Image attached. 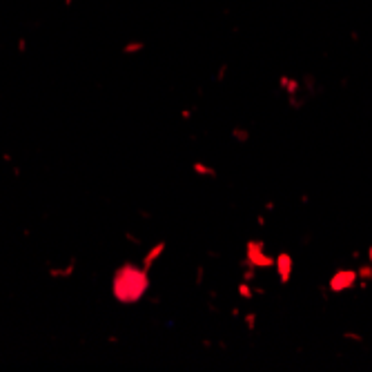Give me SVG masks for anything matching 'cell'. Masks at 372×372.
I'll return each mask as SVG.
<instances>
[{
    "mask_svg": "<svg viewBox=\"0 0 372 372\" xmlns=\"http://www.w3.org/2000/svg\"><path fill=\"white\" fill-rule=\"evenodd\" d=\"M368 259H370V263H372V245L368 247Z\"/></svg>",
    "mask_w": 372,
    "mask_h": 372,
    "instance_id": "8fae6325",
    "label": "cell"
},
{
    "mask_svg": "<svg viewBox=\"0 0 372 372\" xmlns=\"http://www.w3.org/2000/svg\"><path fill=\"white\" fill-rule=\"evenodd\" d=\"M232 134H234V138L239 143H245L247 138H250V131H247V130H239V127H236V130H232Z\"/></svg>",
    "mask_w": 372,
    "mask_h": 372,
    "instance_id": "52a82bcc",
    "label": "cell"
},
{
    "mask_svg": "<svg viewBox=\"0 0 372 372\" xmlns=\"http://www.w3.org/2000/svg\"><path fill=\"white\" fill-rule=\"evenodd\" d=\"M149 288V274L147 267L136 265H123L114 279V294L123 303H134L147 292Z\"/></svg>",
    "mask_w": 372,
    "mask_h": 372,
    "instance_id": "6da1fadb",
    "label": "cell"
},
{
    "mask_svg": "<svg viewBox=\"0 0 372 372\" xmlns=\"http://www.w3.org/2000/svg\"><path fill=\"white\" fill-rule=\"evenodd\" d=\"M192 169H194L199 176H212V178L216 176V169L214 167H207V165H203V163H194V165H192Z\"/></svg>",
    "mask_w": 372,
    "mask_h": 372,
    "instance_id": "8992f818",
    "label": "cell"
},
{
    "mask_svg": "<svg viewBox=\"0 0 372 372\" xmlns=\"http://www.w3.org/2000/svg\"><path fill=\"white\" fill-rule=\"evenodd\" d=\"M245 261L252 267H272L274 257H270L265 252V245L261 241H250L245 245Z\"/></svg>",
    "mask_w": 372,
    "mask_h": 372,
    "instance_id": "7a4b0ae2",
    "label": "cell"
},
{
    "mask_svg": "<svg viewBox=\"0 0 372 372\" xmlns=\"http://www.w3.org/2000/svg\"><path fill=\"white\" fill-rule=\"evenodd\" d=\"M245 323L250 325V328H254V315H250V316H245Z\"/></svg>",
    "mask_w": 372,
    "mask_h": 372,
    "instance_id": "9c48e42d",
    "label": "cell"
},
{
    "mask_svg": "<svg viewBox=\"0 0 372 372\" xmlns=\"http://www.w3.org/2000/svg\"><path fill=\"white\" fill-rule=\"evenodd\" d=\"M163 252H165V243H156V245L149 250V254L145 257V261H143V267H147V270H149V267H152V263L156 261L158 257H161Z\"/></svg>",
    "mask_w": 372,
    "mask_h": 372,
    "instance_id": "5b68a950",
    "label": "cell"
},
{
    "mask_svg": "<svg viewBox=\"0 0 372 372\" xmlns=\"http://www.w3.org/2000/svg\"><path fill=\"white\" fill-rule=\"evenodd\" d=\"M292 265L294 263H292L290 254H279V257H274V267H277L281 283H288L290 279H292Z\"/></svg>",
    "mask_w": 372,
    "mask_h": 372,
    "instance_id": "277c9868",
    "label": "cell"
},
{
    "mask_svg": "<svg viewBox=\"0 0 372 372\" xmlns=\"http://www.w3.org/2000/svg\"><path fill=\"white\" fill-rule=\"evenodd\" d=\"M239 292H241L243 299H252V290H250V285L241 283V285H239Z\"/></svg>",
    "mask_w": 372,
    "mask_h": 372,
    "instance_id": "ba28073f",
    "label": "cell"
},
{
    "mask_svg": "<svg viewBox=\"0 0 372 372\" xmlns=\"http://www.w3.org/2000/svg\"><path fill=\"white\" fill-rule=\"evenodd\" d=\"M346 339H354V341H361V336H359V335H346Z\"/></svg>",
    "mask_w": 372,
    "mask_h": 372,
    "instance_id": "30bf717a",
    "label": "cell"
},
{
    "mask_svg": "<svg viewBox=\"0 0 372 372\" xmlns=\"http://www.w3.org/2000/svg\"><path fill=\"white\" fill-rule=\"evenodd\" d=\"M359 274L354 270H339L336 274H332L330 279V290L332 292H343V290H350L356 283Z\"/></svg>",
    "mask_w": 372,
    "mask_h": 372,
    "instance_id": "3957f363",
    "label": "cell"
}]
</instances>
